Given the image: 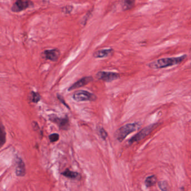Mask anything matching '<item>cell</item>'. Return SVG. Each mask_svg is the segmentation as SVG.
<instances>
[{
	"instance_id": "cell-1",
	"label": "cell",
	"mask_w": 191,
	"mask_h": 191,
	"mask_svg": "<svg viewBox=\"0 0 191 191\" xmlns=\"http://www.w3.org/2000/svg\"><path fill=\"white\" fill-rule=\"evenodd\" d=\"M187 55L184 54L179 57H167L154 61L149 64V67L152 69H161L166 67L179 64L186 58Z\"/></svg>"
},
{
	"instance_id": "cell-2",
	"label": "cell",
	"mask_w": 191,
	"mask_h": 191,
	"mask_svg": "<svg viewBox=\"0 0 191 191\" xmlns=\"http://www.w3.org/2000/svg\"><path fill=\"white\" fill-rule=\"evenodd\" d=\"M140 127L138 123H128L123 126L117 130L115 133V137L118 141L122 142L128 134L134 132Z\"/></svg>"
},
{
	"instance_id": "cell-3",
	"label": "cell",
	"mask_w": 191,
	"mask_h": 191,
	"mask_svg": "<svg viewBox=\"0 0 191 191\" xmlns=\"http://www.w3.org/2000/svg\"><path fill=\"white\" fill-rule=\"evenodd\" d=\"M73 99L79 102H86V101H96L97 97L96 96L86 90H78L75 92L72 96Z\"/></svg>"
},
{
	"instance_id": "cell-4",
	"label": "cell",
	"mask_w": 191,
	"mask_h": 191,
	"mask_svg": "<svg viewBox=\"0 0 191 191\" xmlns=\"http://www.w3.org/2000/svg\"><path fill=\"white\" fill-rule=\"evenodd\" d=\"M155 124H152L144 128L141 131H140L138 134H135L131 139H130L128 141V144L131 145L134 142L141 141V140L146 137L148 135H149L154 127H155Z\"/></svg>"
},
{
	"instance_id": "cell-5",
	"label": "cell",
	"mask_w": 191,
	"mask_h": 191,
	"mask_svg": "<svg viewBox=\"0 0 191 191\" xmlns=\"http://www.w3.org/2000/svg\"><path fill=\"white\" fill-rule=\"evenodd\" d=\"M33 6L34 4L31 0H16L11 7V11L14 12H19Z\"/></svg>"
},
{
	"instance_id": "cell-6",
	"label": "cell",
	"mask_w": 191,
	"mask_h": 191,
	"mask_svg": "<svg viewBox=\"0 0 191 191\" xmlns=\"http://www.w3.org/2000/svg\"><path fill=\"white\" fill-rule=\"evenodd\" d=\"M96 77L98 79L103 82H109L118 79L120 78V75L119 74L113 72L99 71L96 75Z\"/></svg>"
},
{
	"instance_id": "cell-7",
	"label": "cell",
	"mask_w": 191,
	"mask_h": 191,
	"mask_svg": "<svg viewBox=\"0 0 191 191\" xmlns=\"http://www.w3.org/2000/svg\"><path fill=\"white\" fill-rule=\"evenodd\" d=\"M50 120L53 123L57 124L61 130H67L70 127V121L67 116L64 118H60L56 115H50Z\"/></svg>"
},
{
	"instance_id": "cell-8",
	"label": "cell",
	"mask_w": 191,
	"mask_h": 191,
	"mask_svg": "<svg viewBox=\"0 0 191 191\" xmlns=\"http://www.w3.org/2000/svg\"><path fill=\"white\" fill-rule=\"evenodd\" d=\"M60 50L57 48L45 50L43 53V55L45 59L52 62L57 61L60 56Z\"/></svg>"
},
{
	"instance_id": "cell-9",
	"label": "cell",
	"mask_w": 191,
	"mask_h": 191,
	"mask_svg": "<svg viewBox=\"0 0 191 191\" xmlns=\"http://www.w3.org/2000/svg\"><path fill=\"white\" fill-rule=\"evenodd\" d=\"M93 80L94 79L92 76H86L84 78H82L81 79H80L79 80H78V82H75L73 85H71V86L68 89V90L71 91V90H73L76 89L83 87L85 85H88L90 82H92Z\"/></svg>"
},
{
	"instance_id": "cell-10",
	"label": "cell",
	"mask_w": 191,
	"mask_h": 191,
	"mask_svg": "<svg viewBox=\"0 0 191 191\" xmlns=\"http://www.w3.org/2000/svg\"><path fill=\"white\" fill-rule=\"evenodd\" d=\"M16 170L15 173L18 177H24L26 174L25 163L21 158L18 157L16 159Z\"/></svg>"
},
{
	"instance_id": "cell-11",
	"label": "cell",
	"mask_w": 191,
	"mask_h": 191,
	"mask_svg": "<svg viewBox=\"0 0 191 191\" xmlns=\"http://www.w3.org/2000/svg\"><path fill=\"white\" fill-rule=\"evenodd\" d=\"M114 50L112 48L98 50L94 53L93 56L96 58H102L109 57V56H111Z\"/></svg>"
},
{
	"instance_id": "cell-12",
	"label": "cell",
	"mask_w": 191,
	"mask_h": 191,
	"mask_svg": "<svg viewBox=\"0 0 191 191\" xmlns=\"http://www.w3.org/2000/svg\"><path fill=\"white\" fill-rule=\"evenodd\" d=\"M136 0H121V8L123 11L130 10L134 7Z\"/></svg>"
},
{
	"instance_id": "cell-13",
	"label": "cell",
	"mask_w": 191,
	"mask_h": 191,
	"mask_svg": "<svg viewBox=\"0 0 191 191\" xmlns=\"http://www.w3.org/2000/svg\"><path fill=\"white\" fill-rule=\"evenodd\" d=\"M61 174L64 177H67L71 179H76L80 177V174L78 173V172L71 171L68 169L64 171V172H62Z\"/></svg>"
},
{
	"instance_id": "cell-14",
	"label": "cell",
	"mask_w": 191,
	"mask_h": 191,
	"mask_svg": "<svg viewBox=\"0 0 191 191\" xmlns=\"http://www.w3.org/2000/svg\"><path fill=\"white\" fill-rule=\"evenodd\" d=\"M157 182V178L155 175H151L146 178L145 180V185L147 187L153 186Z\"/></svg>"
},
{
	"instance_id": "cell-15",
	"label": "cell",
	"mask_w": 191,
	"mask_h": 191,
	"mask_svg": "<svg viewBox=\"0 0 191 191\" xmlns=\"http://www.w3.org/2000/svg\"><path fill=\"white\" fill-rule=\"evenodd\" d=\"M6 131L3 124H1V135H0V145L1 147H2L6 141Z\"/></svg>"
},
{
	"instance_id": "cell-16",
	"label": "cell",
	"mask_w": 191,
	"mask_h": 191,
	"mask_svg": "<svg viewBox=\"0 0 191 191\" xmlns=\"http://www.w3.org/2000/svg\"><path fill=\"white\" fill-rule=\"evenodd\" d=\"M40 100V96L39 93L34 92H31V101L33 103H37Z\"/></svg>"
},
{
	"instance_id": "cell-17",
	"label": "cell",
	"mask_w": 191,
	"mask_h": 191,
	"mask_svg": "<svg viewBox=\"0 0 191 191\" xmlns=\"http://www.w3.org/2000/svg\"><path fill=\"white\" fill-rule=\"evenodd\" d=\"M59 138H60V135L56 133L50 134L49 136V139L51 142H55L59 140Z\"/></svg>"
},
{
	"instance_id": "cell-18",
	"label": "cell",
	"mask_w": 191,
	"mask_h": 191,
	"mask_svg": "<svg viewBox=\"0 0 191 191\" xmlns=\"http://www.w3.org/2000/svg\"><path fill=\"white\" fill-rule=\"evenodd\" d=\"M99 132L101 138L104 140H106L108 137V134L106 130L103 128H100L99 129Z\"/></svg>"
},
{
	"instance_id": "cell-19",
	"label": "cell",
	"mask_w": 191,
	"mask_h": 191,
	"mask_svg": "<svg viewBox=\"0 0 191 191\" xmlns=\"http://www.w3.org/2000/svg\"><path fill=\"white\" fill-rule=\"evenodd\" d=\"M159 187L162 191H166L168 189V184L165 181H161L159 183Z\"/></svg>"
},
{
	"instance_id": "cell-20",
	"label": "cell",
	"mask_w": 191,
	"mask_h": 191,
	"mask_svg": "<svg viewBox=\"0 0 191 191\" xmlns=\"http://www.w3.org/2000/svg\"><path fill=\"white\" fill-rule=\"evenodd\" d=\"M73 9V6H66L65 7L62 8V11L65 14H70L71 13V11H72Z\"/></svg>"
},
{
	"instance_id": "cell-21",
	"label": "cell",
	"mask_w": 191,
	"mask_h": 191,
	"mask_svg": "<svg viewBox=\"0 0 191 191\" xmlns=\"http://www.w3.org/2000/svg\"><path fill=\"white\" fill-rule=\"evenodd\" d=\"M57 98H58V99H59V100L60 101L61 103H62L64 105V106H66L67 108H68V109H70V108H69V106H68V105L65 103V101H64V100L62 96H61L60 95H59V94H57Z\"/></svg>"
}]
</instances>
